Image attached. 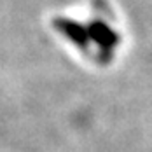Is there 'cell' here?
<instances>
[{
    "label": "cell",
    "instance_id": "1",
    "mask_svg": "<svg viewBox=\"0 0 152 152\" xmlns=\"http://www.w3.org/2000/svg\"><path fill=\"white\" fill-rule=\"evenodd\" d=\"M86 28H88V35H89V42L96 44V47H98L100 60L108 61L114 54V49L121 42L119 33L110 25H107L103 19H93Z\"/></svg>",
    "mask_w": 152,
    "mask_h": 152
},
{
    "label": "cell",
    "instance_id": "2",
    "mask_svg": "<svg viewBox=\"0 0 152 152\" xmlns=\"http://www.w3.org/2000/svg\"><path fill=\"white\" fill-rule=\"evenodd\" d=\"M53 26L60 31L68 42H72L74 46L80 47V49H86L91 44L89 35H88V28L84 25H80L79 21L68 19V18H54Z\"/></svg>",
    "mask_w": 152,
    "mask_h": 152
}]
</instances>
